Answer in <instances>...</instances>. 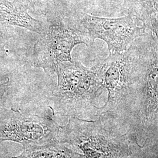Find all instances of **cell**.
Instances as JSON below:
<instances>
[{"instance_id": "cell-2", "label": "cell", "mask_w": 158, "mask_h": 158, "mask_svg": "<svg viewBox=\"0 0 158 158\" xmlns=\"http://www.w3.org/2000/svg\"><path fill=\"white\" fill-rule=\"evenodd\" d=\"M83 34L64 23L60 18H53L45 23V29L34 47L32 60L35 67L42 68L49 75L56 74L57 66L71 62V53L75 46L87 45Z\"/></svg>"}, {"instance_id": "cell-7", "label": "cell", "mask_w": 158, "mask_h": 158, "mask_svg": "<svg viewBox=\"0 0 158 158\" xmlns=\"http://www.w3.org/2000/svg\"><path fill=\"white\" fill-rule=\"evenodd\" d=\"M12 158H85L63 143H53L42 147L24 149L21 155Z\"/></svg>"}, {"instance_id": "cell-6", "label": "cell", "mask_w": 158, "mask_h": 158, "mask_svg": "<svg viewBox=\"0 0 158 158\" xmlns=\"http://www.w3.org/2000/svg\"><path fill=\"white\" fill-rule=\"evenodd\" d=\"M0 24L19 27L40 35L45 29V23L31 17L21 0H0Z\"/></svg>"}, {"instance_id": "cell-10", "label": "cell", "mask_w": 158, "mask_h": 158, "mask_svg": "<svg viewBox=\"0 0 158 158\" xmlns=\"http://www.w3.org/2000/svg\"><path fill=\"white\" fill-rule=\"evenodd\" d=\"M38 0H21V1L27 7V6H34V4Z\"/></svg>"}, {"instance_id": "cell-8", "label": "cell", "mask_w": 158, "mask_h": 158, "mask_svg": "<svg viewBox=\"0 0 158 158\" xmlns=\"http://www.w3.org/2000/svg\"><path fill=\"white\" fill-rule=\"evenodd\" d=\"M12 37L10 26L0 24V62L5 55L6 46Z\"/></svg>"}, {"instance_id": "cell-3", "label": "cell", "mask_w": 158, "mask_h": 158, "mask_svg": "<svg viewBox=\"0 0 158 158\" xmlns=\"http://www.w3.org/2000/svg\"><path fill=\"white\" fill-rule=\"evenodd\" d=\"M59 126L52 119L25 115L14 108H0V143L13 141L24 149L57 142Z\"/></svg>"}, {"instance_id": "cell-4", "label": "cell", "mask_w": 158, "mask_h": 158, "mask_svg": "<svg viewBox=\"0 0 158 158\" xmlns=\"http://www.w3.org/2000/svg\"><path fill=\"white\" fill-rule=\"evenodd\" d=\"M57 142L77 148L85 158L122 156L118 143L98 121L74 117L69 119L66 125L59 126Z\"/></svg>"}, {"instance_id": "cell-5", "label": "cell", "mask_w": 158, "mask_h": 158, "mask_svg": "<svg viewBox=\"0 0 158 158\" xmlns=\"http://www.w3.org/2000/svg\"><path fill=\"white\" fill-rule=\"evenodd\" d=\"M81 23L93 40L99 38L107 44L110 53L124 50L140 30L129 17L113 19L85 14Z\"/></svg>"}, {"instance_id": "cell-1", "label": "cell", "mask_w": 158, "mask_h": 158, "mask_svg": "<svg viewBox=\"0 0 158 158\" xmlns=\"http://www.w3.org/2000/svg\"><path fill=\"white\" fill-rule=\"evenodd\" d=\"M56 74L57 85L51 98L53 114L79 118L92 105L103 85L95 74L77 62L60 63Z\"/></svg>"}, {"instance_id": "cell-9", "label": "cell", "mask_w": 158, "mask_h": 158, "mask_svg": "<svg viewBox=\"0 0 158 158\" xmlns=\"http://www.w3.org/2000/svg\"><path fill=\"white\" fill-rule=\"evenodd\" d=\"M8 83V81H6L5 82H0V99L2 98V97L6 93Z\"/></svg>"}]
</instances>
